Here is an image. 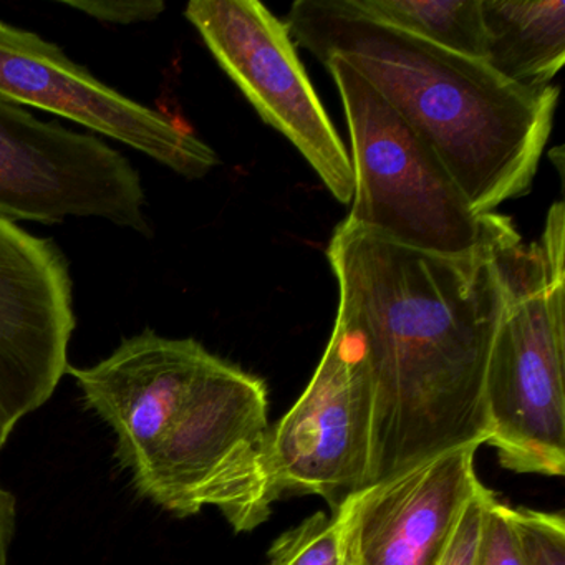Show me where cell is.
Returning a JSON list of instances; mask_svg holds the SVG:
<instances>
[{
  "instance_id": "cell-18",
  "label": "cell",
  "mask_w": 565,
  "mask_h": 565,
  "mask_svg": "<svg viewBox=\"0 0 565 565\" xmlns=\"http://www.w3.org/2000/svg\"><path fill=\"white\" fill-rule=\"evenodd\" d=\"M18 527V499L0 484V565H9Z\"/></svg>"
},
{
  "instance_id": "cell-1",
  "label": "cell",
  "mask_w": 565,
  "mask_h": 565,
  "mask_svg": "<svg viewBox=\"0 0 565 565\" xmlns=\"http://www.w3.org/2000/svg\"><path fill=\"white\" fill-rule=\"evenodd\" d=\"M499 254L438 256L337 226L335 320L362 345L373 388L369 484L488 443L486 370L509 299Z\"/></svg>"
},
{
  "instance_id": "cell-7",
  "label": "cell",
  "mask_w": 565,
  "mask_h": 565,
  "mask_svg": "<svg viewBox=\"0 0 565 565\" xmlns=\"http://www.w3.org/2000/svg\"><path fill=\"white\" fill-rule=\"evenodd\" d=\"M145 207L140 174L120 151L0 98V217H100L148 234Z\"/></svg>"
},
{
  "instance_id": "cell-3",
  "label": "cell",
  "mask_w": 565,
  "mask_h": 565,
  "mask_svg": "<svg viewBox=\"0 0 565 565\" xmlns=\"http://www.w3.org/2000/svg\"><path fill=\"white\" fill-rule=\"evenodd\" d=\"M284 24L322 64L349 62L428 141L476 214L531 191L557 87L511 84L484 61L390 28L352 0H297Z\"/></svg>"
},
{
  "instance_id": "cell-14",
  "label": "cell",
  "mask_w": 565,
  "mask_h": 565,
  "mask_svg": "<svg viewBox=\"0 0 565 565\" xmlns=\"http://www.w3.org/2000/svg\"><path fill=\"white\" fill-rule=\"evenodd\" d=\"M264 565H340L335 518L320 511L303 519L277 537Z\"/></svg>"
},
{
  "instance_id": "cell-9",
  "label": "cell",
  "mask_w": 565,
  "mask_h": 565,
  "mask_svg": "<svg viewBox=\"0 0 565 565\" xmlns=\"http://www.w3.org/2000/svg\"><path fill=\"white\" fill-rule=\"evenodd\" d=\"M74 287L54 241L0 217V452L68 372Z\"/></svg>"
},
{
  "instance_id": "cell-16",
  "label": "cell",
  "mask_w": 565,
  "mask_h": 565,
  "mask_svg": "<svg viewBox=\"0 0 565 565\" xmlns=\"http://www.w3.org/2000/svg\"><path fill=\"white\" fill-rule=\"evenodd\" d=\"M491 495L492 491L481 482L471 499L466 502L436 565H478L486 508Z\"/></svg>"
},
{
  "instance_id": "cell-6",
  "label": "cell",
  "mask_w": 565,
  "mask_h": 565,
  "mask_svg": "<svg viewBox=\"0 0 565 565\" xmlns=\"http://www.w3.org/2000/svg\"><path fill=\"white\" fill-rule=\"evenodd\" d=\"M184 15L260 118L299 150L337 201L349 204L355 186L350 154L286 24L257 0H193Z\"/></svg>"
},
{
  "instance_id": "cell-11",
  "label": "cell",
  "mask_w": 565,
  "mask_h": 565,
  "mask_svg": "<svg viewBox=\"0 0 565 565\" xmlns=\"http://www.w3.org/2000/svg\"><path fill=\"white\" fill-rule=\"evenodd\" d=\"M479 448L452 449L350 494L337 511L340 565H436L481 481Z\"/></svg>"
},
{
  "instance_id": "cell-8",
  "label": "cell",
  "mask_w": 565,
  "mask_h": 565,
  "mask_svg": "<svg viewBox=\"0 0 565 565\" xmlns=\"http://www.w3.org/2000/svg\"><path fill=\"white\" fill-rule=\"evenodd\" d=\"M373 388L356 337L335 320L307 388L270 428L264 476L274 502L319 495L337 511L369 484Z\"/></svg>"
},
{
  "instance_id": "cell-4",
  "label": "cell",
  "mask_w": 565,
  "mask_h": 565,
  "mask_svg": "<svg viewBox=\"0 0 565 565\" xmlns=\"http://www.w3.org/2000/svg\"><path fill=\"white\" fill-rule=\"evenodd\" d=\"M509 299L489 353L484 406L499 465L521 475L565 472V210L544 233L499 254Z\"/></svg>"
},
{
  "instance_id": "cell-17",
  "label": "cell",
  "mask_w": 565,
  "mask_h": 565,
  "mask_svg": "<svg viewBox=\"0 0 565 565\" xmlns=\"http://www.w3.org/2000/svg\"><path fill=\"white\" fill-rule=\"evenodd\" d=\"M62 4L105 24L117 25L154 21L167 8L160 0H65Z\"/></svg>"
},
{
  "instance_id": "cell-2",
  "label": "cell",
  "mask_w": 565,
  "mask_h": 565,
  "mask_svg": "<svg viewBox=\"0 0 565 565\" xmlns=\"http://www.w3.org/2000/svg\"><path fill=\"white\" fill-rule=\"evenodd\" d=\"M67 373L85 406L114 431L115 456L138 495L177 518L216 508L237 532L270 518L263 380L196 340L153 330Z\"/></svg>"
},
{
  "instance_id": "cell-12",
  "label": "cell",
  "mask_w": 565,
  "mask_h": 565,
  "mask_svg": "<svg viewBox=\"0 0 565 565\" xmlns=\"http://www.w3.org/2000/svg\"><path fill=\"white\" fill-rule=\"evenodd\" d=\"M484 62L511 84L548 87L565 62V2L481 0Z\"/></svg>"
},
{
  "instance_id": "cell-10",
  "label": "cell",
  "mask_w": 565,
  "mask_h": 565,
  "mask_svg": "<svg viewBox=\"0 0 565 565\" xmlns=\"http://www.w3.org/2000/svg\"><path fill=\"white\" fill-rule=\"evenodd\" d=\"M0 98L114 138L188 180L220 164L216 151L173 118L125 97L57 45L6 22H0Z\"/></svg>"
},
{
  "instance_id": "cell-15",
  "label": "cell",
  "mask_w": 565,
  "mask_h": 565,
  "mask_svg": "<svg viewBox=\"0 0 565 565\" xmlns=\"http://www.w3.org/2000/svg\"><path fill=\"white\" fill-rule=\"evenodd\" d=\"M478 565H527L511 519V508L492 492L486 508Z\"/></svg>"
},
{
  "instance_id": "cell-13",
  "label": "cell",
  "mask_w": 565,
  "mask_h": 565,
  "mask_svg": "<svg viewBox=\"0 0 565 565\" xmlns=\"http://www.w3.org/2000/svg\"><path fill=\"white\" fill-rule=\"evenodd\" d=\"M352 4L390 28L484 61L481 0H352Z\"/></svg>"
},
{
  "instance_id": "cell-5",
  "label": "cell",
  "mask_w": 565,
  "mask_h": 565,
  "mask_svg": "<svg viewBox=\"0 0 565 565\" xmlns=\"http://www.w3.org/2000/svg\"><path fill=\"white\" fill-rule=\"evenodd\" d=\"M352 141L347 221L409 249L446 257L494 256L521 244L511 220L476 214L428 141L349 62H323Z\"/></svg>"
}]
</instances>
